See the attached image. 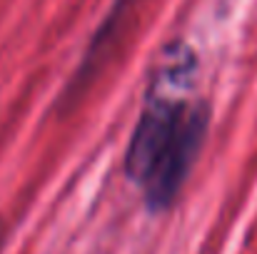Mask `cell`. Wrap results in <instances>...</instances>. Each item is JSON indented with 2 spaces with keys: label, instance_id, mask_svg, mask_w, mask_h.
Wrapping results in <instances>:
<instances>
[{
  "label": "cell",
  "instance_id": "1",
  "mask_svg": "<svg viewBox=\"0 0 257 254\" xmlns=\"http://www.w3.org/2000/svg\"><path fill=\"white\" fill-rule=\"evenodd\" d=\"M210 120V102L150 85L122 162L150 212H168L182 194L205 147Z\"/></svg>",
  "mask_w": 257,
  "mask_h": 254
},
{
  "label": "cell",
  "instance_id": "2",
  "mask_svg": "<svg viewBox=\"0 0 257 254\" xmlns=\"http://www.w3.org/2000/svg\"><path fill=\"white\" fill-rule=\"evenodd\" d=\"M140 5H143V0H115L110 5L107 15L97 25L90 45L83 53L78 70L73 73L70 83L63 92V105H75L78 97H83V92L92 85V80L105 70V65L112 60L115 50L120 48V43H122V38L130 28V20L135 18Z\"/></svg>",
  "mask_w": 257,
  "mask_h": 254
},
{
  "label": "cell",
  "instance_id": "3",
  "mask_svg": "<svg viewBox=\"0 0 257 254\" xmlns=\"http://www.w3.org/2000/svg\"><path fill=\"white\" fill-rule=\"evenodd\" d=\"M5 242H8V227H5V222L0 219V254L5 249Z\"/></svg>",
  "mask_w": 257,
  "mask_h": 254
}]
</instances>
